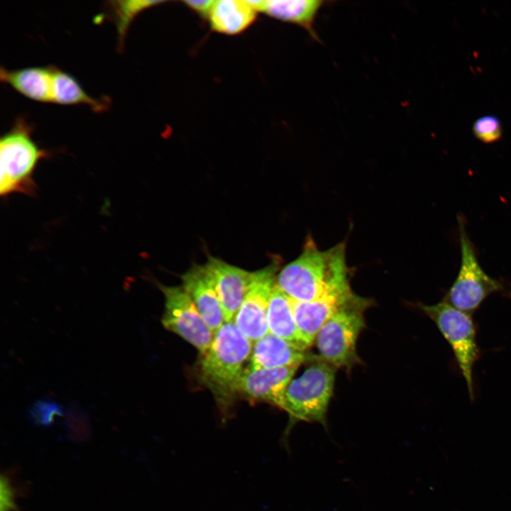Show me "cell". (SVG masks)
I'll use <instances>...</instances> for the list:
<instances>
[{"label": "cell", "instance_id": "cell-13", "mask_svg": "<svg viewBox=\"0 0 511 511\" xmlns=\"http://www.w3.org/2000/svg\"><path fill=\"white\" fill-rule=\"evenodd\" d=\"M181 280L182 287L214 334L225 320L211 275L204 265L194 264L182 275Z\"/></svg>", "mask_w": 511, "mask_h": 511}, {"label": "cell", "instance_id": "cell-16", "mask_svg": "<svg viewBox=\"0 0 511 511\" xmlns=\"http://www.w3.org/2000/svg\"><path fill=\"white\" fill-rule=\"evenodd\" d=\"M327 3L322 0H266L261 12L301 27L312 39L320 42L315 23L319 13Z\"/></svg>", "mask_w": 511, "mask_h": 511}, {"label": "cell", "instance_id": "cell-19", "mask_svg": "<svg viewBox=\"0 0 511 511\" xmlns=\"http://www.w3.org/2000/svg\"><path fill=\"white\" fill-rule=\"evenodd\" d=\"M52 97L53 103L63 105L84 104L97 112L108 109L107 101L89 95L72 75L54 66Z\"/></svg>", "mask_w": 511, "mask_h": 511}, {"label": "cell", "instance_id": "cell-12", "mask_svg": "<svg viewBox=\"0 0 511 511\" xmlns=\"http://www.w3.org/2000/svg\"><path fill=\"white\" fill-rule=\"evenodd\" d=\"M204 266L213 280L225 322H233L248 292L252 272L213 256L208 257Z\"/></svg>", "mask_w": 511, "mask_h": 511}, {"label": "cell", "instance_id": "cell-22", "mask_svg": "<svg viewBox=\"0 0 511 511\" xmlns=\"http://www.w3.org/2000/svg\"><path fill=\"white\" fill-rule=\"evenodd\" d=\"M16 468H10L1 473L0 478V511H20L16 498L24 496L28 491V483H16Z\"/></svg>", "mask_w": 511, "mask_h": 511}, {"label": "cell", "instance_id": "cell-25", "mask_svg": "<svg viewBox=\"0 0 511 511\" xmlns=\"http://www.w3.org/2000/svg\"><path fill=\"white\" fill-rule=\"evenodd\" d=\"M214 0L193 1L186 0L183 3L199 16L208 18L209 13L214 4Z\"/></svg>", "mask_w": 511, "mask_h": 511}, {"label": "cell", "instance_id": "cell-15", "mask_svg": "<svg viewBox=\"0 0 511 511\" xmlns=\"http://www.w3.org/2000/svg\"><path fill=\"white\" fill-rule=\"evenodd\" d=\"M53 66L0 69L1 81L22 95L36 101L53 103Z\"/></svg>", "mask_w": 511, "mask_h": 511}, {"label": "cell", "instance_id": "cell-2", "mask_svg": "<svg viewBox=\"0 0 511 511\" xmlns=\"http://www.w3.org/2000/svg\"><path fill=\"white\" fill-rule=\"evenodd\" d=\"M253 343L233 322H224L214 334L212 342L201 358L199 377L221 405L237 395L244 363L251 357Z\"/></svg>", "mask_w": 511, "mask_h": 511}, {"label": "cell", "instance_id": "cell-17", "mask_svg": "<svg viewBox=\"0 0 511 511\" xmlns=\"http://www.w3.org/2000/svg\"><path fill=\"white\" fill-rule=\"evenodd\" d=\"M267 323L269 333L285 340L302 351H306L309 348L303 341L297 326L292 300L276 284L268 303Z\"/></svg>", "mask_w": 511, "mask_h": 511}, {"label": "cell", "instance_id": "cell-6", "mask_svg": "<svg viewBox=\"0 0 511 511\" xmlns=\"http://www.w3.org/2000/svg\"><path fill=\"white\" fill-rule=\"evenodd\" d=\"M419 308L437 326L452 349L463 377L470 397L473 400V367L480 356L476 328L471 314L464 312L444 300L436 304H419Z\"/></svg>", "mask_w": 511, "mask_h": 511}, {"label": "cell", "instance_id": "cell-14", "mask_svg": "<svg viewBox=\"0 0 511 511\" xmlns=\"http://www.w3.org/2000/svg\"><path fill=\"white\" fill-rule=\"evenodd\" d=\"M313 357L309 356L306 351L268 332L253 343L248 367L253 369L299 367Z\"/></svg>", "mask_w": 511, "mask_h": 511}, {"label": "cell", "instance_id": "cell-18", "mask_svg": "<svg viewBox=\"0 0 511 511\" xmlns=\"http://www.w3.org/2000/svg\"><path fill=\"white\" fill-rule=\"evenodd\" d=\"M257 13L246 0H218L214 1L208 19L213 31L236 35L255 21Z\"/></svg>", "mask_w": 511, "mask_h": 511}, {"label": "cell", "instance_id": "cell-9", "mask_svg": "<svg viewBox=\"0 0 511 511\" xmlns=\"http://www.w3.org/2000/svg\"><path fill=\"white\" fill-rule=\"evenodd\" d=\"M279 268L280 260L277 259L252 272L248 292L233 320L253 343L268 333L267 311Z\"/></svg>", "mask_w": 511, "mask_h": 511}, {"label": "cell", "instance_id": "cell-24", "mask_svg": "<svg viewBox=\"0 0 511 511\" xmlns=\"http://www.w3.org/2000/svg\"><path fill=\"white\" fill-rule=\"evenodd\" d=\"M472 130L475 136L485 143L498 141L502 133L500 120L494 115H485L477 119L473 124Z\"/></svg>", "mask_w": 511, "mask_h": 511}, {"label": "cell", "instance_id": "cell-10", "mask_svg": "<svg viewBox=\"0 0 511 511\" xmlns=\"http://www.w3.org/2000/svg\"><path fill=\"white\" fill-rule=\"evenodd\" d=\"M298 366L253 369L247 367L239 380L237 395L265 402L285 410V391Z\"/></svg>", "mask_w": 511, "mask_h": 511}, {"label": "cell", "instance_id": "cell-21", "mask_svg": "<svg viewBox=\"0 0 511 511\" xmlns=\"http://www.w3.org/2000/svg\"><path fill=\"white\" fill-rule=\"evenodd\" d=\"M63 417L64 429L70 441L84 442L90 438L92 429L89 415L78 403L70 402Z\"/></svg>", "mask_w": 511, "mask_h": 511}, {"label": "cell", "instance_id": "cell-8", "mask_svg": "<svg viewBox=\"0 0 511 511\" xmlns=\"http://www.w3.org/2000/svg\"><path fill=\"white\" fill-rule=\"evenodd\" d=\"M158 286L165 297L162 324L194 346L202 356L209 349L214 333L193 300L182 286H166L160 283H158Z\"/></svg>", "mask_w": 511, "mask_h": 511}, {"label": "cell", "instance_id": "cell-20", "mask_svg": "<svg viewBox=\"0 0 511 511\" xmlns=\"http://www.w3.org/2000/svg\"><path fill=\"white\" fill-rule=\"evenodd\" d=\"M161 3L164 1L116 0L107 3V10L116 28L119 51L123 48L127 31L134 18L143 10Z\"/></svg>", "mask_w": 511, "mask_h": 511}, {"label": "cell", "instance_id": "cell-1", "mask_svg": "<svg viewBox=\"0 0 511 511\" xmlns=\"http://www.w3.org/2000/svg\"><path fill=\"white\" fill-rule=\"evenodd\" d=\"M346 251L344 243L321 251L309 237L300 255L279 270L275 284L291 299L300 302H309L350 287Z\"/></svg>", "mask_w": 511, "mask_h": 511}, {"label": "cell", "instance_id": "cell-23", "mask_svg": "<svg viewBox=\"0 0 511 511\" xmlns=\"http://www.w3.org/2000/svg\"><path fill=\"white\" fill-rule=\"evenodd\" d=\"M62 406L55 400L39 398L35 400L28 409L27 417L34 426L47 428L50 427L57 417H63Z\"/></svg>", "mask_w": 511, "mask_h": 511}, {"label": "cell", "instance_id": "cell-3", "mask_svg": "<svg viewBox=\"0 0 511 511\" xmlns=\"http://www.w3.org/2000/svg\"><path fill=\"white\" fill-rule=\"evenodd\" d=\"M33 128L23 118L16 120L0 138V194L33 197L38 189L34 173L40 161L50 153L32 138Z\"/></svg>", "mask_w": 511, "mask_h": 511}, {"label": "cell", "instance_id": "cell-4", "mask_svg": "<svg viewBox=\"0 0 511 511\" xmlns=\"http://www.w3.org/2000/svg\"><path fill=\"white\" fill-rule=\"evenodd\" d=\"M370 302L357 295L324 324L314 340L322 360L346 369L359 362L356 343L365 326L364 312Z\"/></svg>", "mask_w": 511, "mask_h": 511}, {"label": "cell", "instance_id": "cell-7", "mask_svg": "<svg viewBox=\"0 0 511 511\" xmlns=\"http://www.w3.org/2000/svg\"><path fill=\"white\" fill-rule=\"evenodd\" d=\"M461 246L458 273L444 300L453 307L472 314L491 294L507 292L504 284L489 276L478 260L463 219L458 216Z\"/></svg>", "mask_w": 511, "mask_h": 511}, {"label": "cell", "instance_id": "cell-11", "mask_svg": "<svg viewBox=\"0 0 511 511\" xmlns=\"http://www.w3.org/2000/svg\"><path fill=\"white\" fill-rule=\"evenodd\" d=\"M357 295L351 287L326 294L309 302L292 300L295 319L301 337L309 348L324 324Z\"/></svg>", "mask_w": 511, "mask_h": 511}, {"label": "cell", "instance_id": "cell-5", "mask_svg": "<svg viewBox=\"0 0 511 511\" xmlns=\"http://www.w3.org/2000/svg\"><path fill=\"white\" fill-rule=\"evenodd\" d=\"M336 368L314 357L299 377L292 379L285 391V411L294 422H315L326 426V413L331 399Z\"/></svg>", "mask_w": 511, "mask_h": 511}]
</instances>
